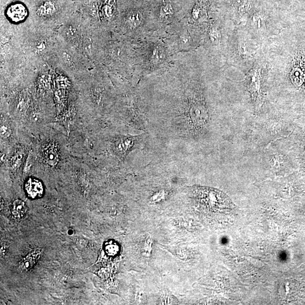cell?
<instances>
[{
	"mask_svg": "<svg viewBox=\"0 0 305 305\" xmlns=\"http://www.w3.org/2000/svg\"><path fill=\"white\" fill-rule=\"evenodd\" d=\"M35 26L53 30L76 12L75 0H27Z\"/></svg>",
	"mask_w": 305,
	"mask_h": 305,
	"instance_id": "obj_1",
	"label": "cell"
},
{
	"mask_svg": "<svg viewBox=\"0 0 305 305\" xmlns=\"http://www.w3.org/2000/svg\"><path fill=\"white\" fill-rule=\"evenodd\" d=\"M194 195L201 205L213 211H230L234 206L229 197L218 189L196 187Z\"/></svg>",
	"mask_w": 305,
	"mask_h": 305,
	"instance_id": "obj_2",
	"label": "cell"
},
{
	"mask_svg": "<svg viewBox=\"0 0 305 305\" xmlns=\"http://www.w3.org/2000/svg\"><path fill=\"white\" fill-rule=\"evenodd\" d=\"M42 254V250L40 249L33 251L27 255L22 261H20L18 268L21 271H29L36 265L39 260Z\"/></svg>",
	"mask_w": 305,
	"mask_h": 305,
	"instance_id": "obj_3",
	"label": "cell"
},
{
	"mask_svg": "<svg viewBox=\"0 0 305 305\" xmlns=\"http://www.w3.org/2000/svg\"><path fill=\"white\" fill-rule=\"evenodd\" d=\"M25 189L28 196L32 198L41 197L44 192L41 182L34 178H30L26 181Z\"/></svg>",
	"mask_w": 305,
	"mask_h": 305,
	"instance_id": "obj_4",
	"label": "cell"
},
{
	"mask_svg": "<svg viewBox=\"0 0 305 305\" xmlns=\"http://www.w3.org/2000/svg\"><path fill=\"white\" fill-rule=\"evenodd\" d=\"M143 16L138 10H131L126 14L124 21L126 25L132 29L138 27L142 23Z\"/></svg>",
	"mask_w": 305,
	"mask_h": 305,
	"instance_id": "obj_5",
	"label": "cell"
},
{
	"mask_svg": "<svg viewBox=\"0 0 305 305\" xmlns=\"http://www.w3.org/2000/svg\"><path fill=\"white\" fill-rule=\"evenodd\" d=\"M27 207L26 203L20 199H16L13 203L12 215L16 218H21L26 215Z\"/></svg>",
	"mask_w": 305,
	"mask_h": 305,
	"instance_id": "obj_6",
	"label": "cell"
},
{
	"mask_svg": "<svg viewBox=\"0 0 305 305\" xmlns=\"http://www.w3.org/2000/svg\"><path fill=\"white\" fill-rule=\"evenodd\" d=\"M115 149L117 152L121 154H125L129 151L133 145V141L129 138L119 139L115 143Z\"/></svg>",
	"mask_w": 305,
	"mask_h": 305,
	"instance_id": "obj_7",
	"label": "cell"
},
{
	"mask_svg": "<svg viewBox=\"0 0 305 305\" xmlns=\"http://www.w3.org/2000/svg\"><path fill=\"white\" fill-rule=\"evenodd\" d=\"M45 159L49 164L54 166L58 162V154L57 149L54 146H49L45 150Z\"/></svg>",
	"mask_w": 305,
	"mask_h": 305,
	"instance_id": "obj_8",
	"label": "cell"
},
{
	"mask_svg": "<svg viewBox=\"0 0 305 305\" xmlns=\"http://www.w3.org/2000/svg\"><path fill=\"white\" fill-rule=\"evenodd\" d=\"M174 15L173 7L170 3H164L161 7L160 11V17L161 19L164 21L169 20Z\"/></svg>",
	"mask_w": 305,
	"mask_h": 305,
	"instance_id": "obj_9",
	"label": "cell"
},
{
	"mask_svg": "<svg viewBox=\"0 0 305 305\" xmlns=\"http://www.w3.org/2000/svg\"><path fill=\"white\" fill-rule=\"evenodd\" d=\"M165 52L161 47H156L152 52L151 59L152 61L155 64H159L163 61L165 58Z\"/></svg>",
	"mask_w": 305,
	"mask_h": 305,
	"instance_id": "obj_10",
	"label": "cell"
},
{
	"mask_svg": "<svg viewBox=\"0 0 305 305\" xmlns=\"http://www.w3.org/2000/svg\"><path fill=\"white\" fill-rule=\"evenodd\" d=\"M11 134V129L7 122H1V137L2 139H6Z\"/></svg>",
	"mask_w": 305,
	"mask_h": 305,
	"instance_id": "obj_11",
	"label": "cell"
},
{
	"mask_svg": "<svg viewBox=\"0 0 305 305\" xmlns=\"http://www.w3.org/2000/svg\"><path fill=\"white\" fill-rule=\"evenodd\" d=\"M22 156L20 154H18L15 158H14L13 161L12 165L13 167H17L19 165L20 163H21V161H22Z\"/></svg>",
	"mask_w": 305,
	"mask_h": 305,
	"instance_id": "obj_12",
	"label": "cell"
},
{
	"mask_svg": "<svg viewBox=\"0 0 305 305\" xmlns=\"http://www.w3.org/2000/svg\"><path fill=\"white\" fill-rule=\"evenodd\" d=\"M106 249L108 253H109L112 255L116 254L118 251V248L117 245H108Z\"/></svg>",
	"mask_w": 305,
	"mask_h": 305,
	"instance_id": "obj_13",
	"label": "cell"
},
{
	"mask_svg": "<svg viewBox=\"0 0 305 305\" xmlns=\"http://www.w3.org/2000/svg\"><path fill=\"white\" fill-rule=\"evenodd\" d=\"M188 43V37L185 36V35L180 37V44L183 47H185Z\"/></svg>",
	"mask_w": 305,
	"mask_h": 305,
	"instance_id": "obj_14",
	"label": "cell"
}]
</instances>
